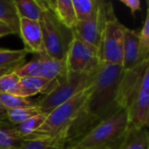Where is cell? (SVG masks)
<instances>
[{
    "mask_svg": "<svg viewBox=\"0 0 149 149\" xmlns=\"http://www.w3.org/2000/svg\"><path fill=\"white\" fill-rule=\"evenodd\" d=\"M19 82L20 77H18L14 72L2 76L0 78V93L21 96Z\"/></svg>",
    "mask_w": 149,
    "mask_h": 149,
    "instance_id": "26",
    "label": "cell"
},
{
    "mask_svg": "<svg viewBox=\"0 0 149 149\" xmlns=\"http://www.w3.org/2000/svg\"><path fill=\"white\" fill-rule=\"evenodd\" d=\"M11 34H14L13 31L6 24L0 21V38L5 37L8 35H11Z\"/></svg>",
    "mask_w": 149,
    "mask_h": 149,
    "instance_id": "29",
    "label": "cell"
},
{
    "mask_svg": "<svg viewBox=\"0 0 149 149\" xmlns=\"http://www.w3.org/2000/svg\"><path fill=\"white\" fill-rule=\"evenodd\" d=\"M65 149H66V148H65Z\"/></svg>",
    "mask_w": 149,
    "mask_h": 149,
    "instance_id": "32",
    "label": "cell"
},
{
    "mask_svg": "<svg viewBox=\"0 0 149 149\" xmlns=\"http://www.w3.org/2000/svg\"><path fill=\"white\" fill-rule=\"evenodd\" d=\"M130 128L125 109L100 122L74 145L66 149H118Z\"/></svg>",
    "mask_w": 149,
    "mask_h": 149,
    "instance_id": "2",
    "label": "cell"
},
{
    "mask_svg": "<svg viewBox=\"0 0 149 149\" xmlns=\"http://www.w3.org/2000/svg\"><path fill=\"white\" fill-rule=\"evenodd\" d=\"M148 72H149L148 58L143 60L132 69L124 70L117 92V103L121 109L126 110L127 108L138 93Z\"/></svg>",
    "mask_w": 149,
    "mask_h": 149,
    "instance_id": "10",
    "label": "cell"
},
{
    "mask_svg": "<svg viewBox=\"0 0 149 149\" xmlns=\"http://www.w3.org/2000/svg\"><path fill=\"white\" fill-rule=\"evenodd\" d=\"M125 30L126 27L116 17L112 5L108 11L99 50L101 63L122 66Z\"/></svg>",
    "mask_w": 149,
    "mask_h": 149,
    "instance_id": "6",
    "label": "cell"
},
{
    "mask_svg": "<svg viewBox=\"0 0 149 149\" xmlns=\"http://www.w3.org/2000/svg\"><path fill=\"white\" fill-rule=\"evenodd\" d=\"M45 3L48 9L65 28L72 31L76 27L78 19L72 0H46Z\"/></svg>",
    "mask_w": 149,
    "mask_h": 149,
    "instance_id": "14",
    "label": "cell"
},
{
    "mask_svg": "<svg viewBox=\"0 0 149 149\" xmlns=\"http://www.w3.org/2000/svg\"><path fill=\"white\" fill-rule=\"evenodd\" d=\"M0 21L6 24L14 34H18L19 17L13 0H0Z\"/></svg>",
    "mask_w": 149,
    "mask_h": 149,
    "instance_id": "20",
    "label": "cell"
},
{
    "mask_svg": "<svg viewBox=\"0 0 149 149\" xmlns=\"http://www.w3.org/2000/svg\"><path fill=\"white\" fill-rule=\"evenodd\" d=\"M18 34L24 45V49L28 53H34L37 55L45 53L39 21L19 18Z\"/></svg>",
    "mask_w": 149,
    "mask_h": 149,
    "instance_id": "12",
    "label": "cell"
},
{
    "mask_svg": "<svg viewBox=\"0 0 149 149\" xmlns=\"http://www.w3.org/2000/svg\"><path fill=\"white\" fill-rule=\"evenodd\" d=\"M40 113L42 112L38 106L24 108L9 109L7 110V121L16 126Z\"/></svg>",
    "mask_w": 149,
    "mask_h": 149,
    "instance_id": "24",
    "label": "cell"
},
{
    "mask_svg": "<svg viewBox=\"0 0 149 149\" xmlns=\"http://www.w3.org/2000/svg\"><path fill=\"white\" fill-rule=\"evenodd\" d=\"M143 60L145 59L141 57L139 31L126 27L123 41V69H132Z\"/></svg>",
    "mask_w": 149,
    "mask_h": 149,
    "instance_id": "13",
    "label": "cell"
},
{
    "mask_svg": "<svg viewBox=\"0 0 149 149\" xmlns=\"http://www.w3.org/2000/svg\"><path fill=\"white\" fill-rule=\"evenodd\" d=\"M7 120V109L4 107L3 103L0 100V121Z\"/></svg>",
    "mask_w": 149,
    "mask_h": 149,
    "instance_id": "31",
    "label": "cell"
},
{
    "mask_svg": "<svg viewBox=\"0 0 149 149\" xmlns=\"http://www.w3.org/2000/svg\"><path fill=\"white\" fill-rule=\"evenodd\" d=\"M19 18L39 21L43 13L41 0H13Z\"/></svg>",
    "mask_w": 149,
    "mask_h": 149,
    "instance_id": "18",
    "label": "cell"
},
{
    "mask_svg": "<svg viewBox=\"0 0 149 149\" xmlns=\"http://www.w3.org/2000/svg\"><path fill=\"white\" fill-rule=\"evenodd\" d=\"M58 79L47 80L38 77H21L20 93L22 97L31 98L38 93L48 94L58 84Z\"/></svg>",
    "mask_w": 149,
    "mask_h": 149,
    "instance_id": "15",
    "label": "cell"
},
{
    "mask_svg": "<svg viewBox=\"0 0 149 149\" xmlns=\"http://www.w3.org/2000/svg\"><path fill=\"white\" fill-rule=\"evenodd\" d=\"M47 115L48 113H40L37 115H34L30 119L24 120V122L16 125V130L17 131L19 135L24 140L31 134H32L34 132H36L43 125V123L46 120Z\"/></svg>",
    "mask_w": 149,
    "mask_h": 149,
    "instance_id": "21",
    "label": "cell"
},
{
    "mask_svg": "<svg viewBox=\"0 0 149 149\" xmlns=\"http://www.w3.org/2000/svg\"><path fill=\"white\" fill-rule=\"evenodd\" d=\"M123 72L121 65L105 63L100 65L84 104L69 125L65 148L74 145L93 127L121 109L117 103V92Z\"/></svg>",
    "mask_w": 149,
    "mask_h": 149,
    "instance_id": "1",
    "label": "cell"
},
{
    "mask_svg": "<svg viewBox=\"0 0 149 149\" xmlns=\"http://www.w3.org/2000/svg\"><path fill=\"white\" fill-rule=\"evenodd\" d=\"M118 149H149V134L146 128L130 127L127 135Z\"/></svg>",
    "mask_w": 149,
    "mask_h": 149,
    "instance_id": "19",
    "label": "cell"
},
{
    "mask_svg": "<svg viewBox=\"0 0 149 149\" xmlns=\"http://www.w3.org/2000/svg\"><path fill=\"white\" fill-rule=\"evenodd\" d=\"M67 130H63L52 137L26 140L20 149H65L67 141Z\"/></svg>",
    "mask_w": 149,
    "mask_h": 149,
    "instance_id": "16",
    "label": "cell"
},
{
    "mask_svg": "<svg viewBox=\"0 0 149 149\" xmlns=\"http://www.w3.org/2000/svg\"><path fill=\"white\" fill-rule=\"evenodd\" d=\"M94 73L86 74L67 72L65 75L58 78L56 86L38 100V106L41 112L50 113L58 106L87 88L93 81Z\"/></svg>",
    "mask_w": 149,
    "mask_h": 149,
    "instance_id": "4",
    "label": "cell"
},
{
    "mask_svg": "<svg viewBox=\"0 0 149 149\" xmlns=\"http://www.w3.org/2000/svg\"><path fill=\"white\" fill-rule=\"evenodd\" d=\"M28 52L24 49L10 50L0 48V68L24 64Z\"/></svg>",
    "mask_w": 149,
    "mask_h": 149,
    "instance_id": "23",
    "label": "cell"
},
{
    "mask_svg": "<svg viewBox=\"0 0 149 149\" xmlns=\"http://www.w3.org/2000/svg\"><path fill=\"white\" fill-rule=\"evenodd\" d=\"M72 35L65 58L66 71L86 74L95 72L102 64L98 49L83 42L72 32Z\"/></svg>",
    "mask_w": 149,
    "mask_h": 149,
    "instance_id": "7",
    "label": "cell"
},
{
    "mask_svg": "<svg viewBox=\"0 0 149 149\" xmlns=\"http://www.w3.org/2000/svg\"><path fill=\"white\" fill-rule=\"evenodd\" d=\"M120 2L130 9L133 15H135V13L141 9L140 0H120Z\"/></svg>",
    "mask_w": 149,
    "mask_h": 149,
    "instance_id": "28",
    "label": "cell"
},
{
    "mask_svg": "<svg viewBox=\"0 0 149 149\" xmlns=\"http://www.w3.org/2000/svg\"><path fill=\"white\" fill-rule=\"evenodd\" d=\"M130 127L137 129L146 128L149 121V72H148L142 84L126 109Z\"/></svg>",
    "mask_w": 149,
    "mask_h": 149,
    "instance_id": "11",
    "label": "cell"
},
{
    "mask_svg": "<svg viewBox=\"0 0 149 149\" xmlns=\"http://www.w3.org/2000/svg\"><path fill=\"white\" fill-rule=\"evenodd\" d=\"M42 1L43 13L39 24L42 30L43 40L45 54L49 57L63 60L65 58L68 45L72 38H68L67 31L55 17L53 13L48 9L45 1Z\"/></svg>",
    "mask_w": 149,
    "mask_h": 149,
    "instance_id": "5",
    "label": "cell"
},
{
    "mask_svg": "<svg viewBox=\"0 0 149 149\" xmlns=\"http://www.w3.org/2000/svg\"><path fill=\"white\" fill-rule=\"evenodd\" d=\"M14 72L18 77H38L47 80L57 79L67 71L65 59L52 58L45 53L38 55L31 61L18 67Z\"/></svg>",
    "mask_w": 149,
    "mask_h": 149,
    "instance_id": "9",
    "label": "cell"
},
{
    "mask_svg": "<svg viewBox=\"0 0 149 149\" xmlns=\"http://www.w3.org/2000/svg\"><path fill=\"white\" fill-rule=\"evenodd\" d=\"M24 64H18V65H11V66H8V67H2L0 68V78L7 73L12 72L15 70H17L18 67H20L21 65H23Z\"/></svg>",
    "mask_w": 149,
    "mask_h": 149,
    "instance_id": "30",
    "label": "cell"
},
{
    "mask_svg": "<svg viewBox=\"0 0 149 149\" xmlns=\"http://www.w3.org/2000/svg\"><path fill=\"white\" fill-rule=\"evenodd\" d=\"M111 2L99 1L92 17L83 22H78L72 32L83 42L100 50L103 31L107 22Z\"/></svg>",
    "mask_w": 149,
    "mask_h": 149,
    "instance_id": "8",
    "label": "cell"
},
{
    "mask_svg": "<svg viewBox=\"0 0 149 149\" xmlns=\"http://www.w3.org/2000/svg\"><path fill=\"white\" fill-rule=\"evenodd\" d=\"M24 141L14 125L0 121V149H20Z\"/></svg>",
    "mask_w": 149,
    "mask_h": 149,
    "instance_id": "17",
    "label": "cell"
},
{
    "mask_svg": "<svg viewBox=\"0 0 149 149\" xmlns=\"http://www.w3.org/2000/svg\"><path fill=\"white\" fill-rule=\"evenodd\" d=\"M0 100L7 110L31 107H36L38 105V100L36 101V100H31L30 98H24L19 95H15V94L0 93Z\"/></svg>",
    "mask_w": 149,
    "mask_h": 149,
    "instance_id": "22",
    "label": "cell"
},
{
    "mask_svg": "<svg viewBox=\"0 0 149 149\" xmlns=\"http://www.w3.org/2000/svg\"><path fill=\"white\" fill-rule=\"evenodd\" d=\"M90 86L48 113L43 125L36 132L24 139V141L52 137L68 128L69 125L84 104L89 93Z\"/></svg>",
    "mask_w": 149,
    "mask_h": 149,
    "instance_id": "3",
    "label": "cell"
},
{
    "mask_svg": "<svg viewBox=\"0 0 149 149\" xmlns=\"http://www.w3.org/2000/svg\"><path fill=\"white\" fill-rule=\"evenodd\" d=\"M78 22L89 19L93 14L98 0H72Z\"/></svg>",
    "mask_w": 149,
    "mask_h": 149,
    "instance_id": "25",
    "label": "cell"
},
{
    "mask_svg": "<svg viewBox=\"0 0 149 149\" xmlns=\"http://www.w3.org/2000/svg\"><path fill=\"white\" fill-rule=\"evenodd\" d=\"M140 43H141V52L143 59L148 58L149 53V8L147 10L146 18L142 26L141 31L139 32Z\"/></svg>",
    "mask_w": 149,
    "mask_h": 149,
    "instance_id": "27",
    "label": "cell"
}]
</instances>
